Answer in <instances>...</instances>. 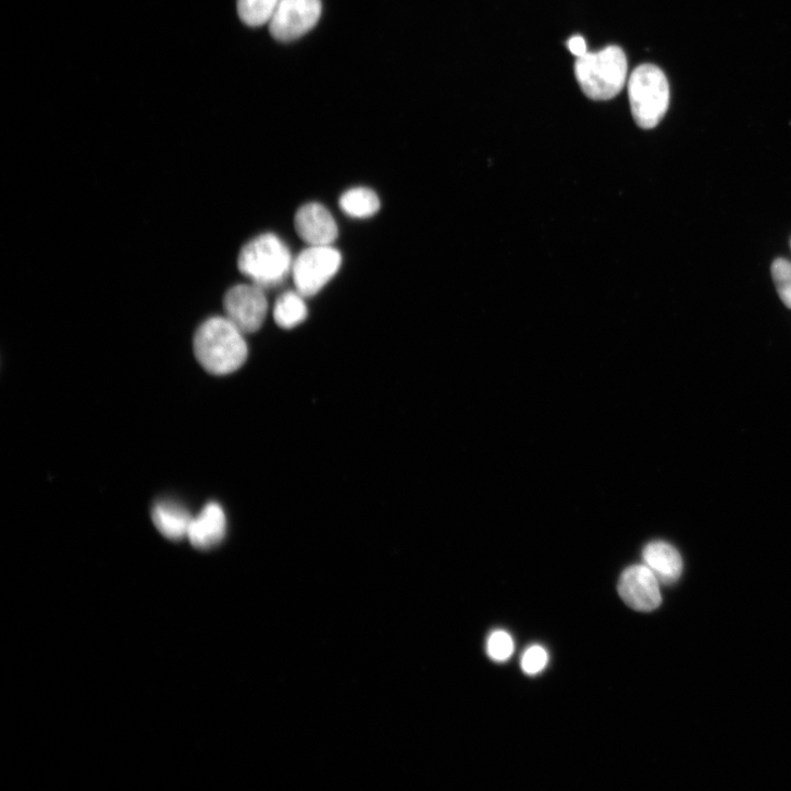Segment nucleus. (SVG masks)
Wrapping results in <instances>:
<instances>
[{"instance_id": "obj_1", "label": "nucleus", "mask_w": 791, "mask_h": 791, "mask_svg": "<svg viewBox=\"0 0 791 791\" xmlns=\"http://www.w3.org/2000/svg\"><path fill=\"white\" fill-rule=\"evenodd\" d=\"M194 353L208 373L223 376L244 367L249 349L245 333L227 317H212L197 329Z\"/></svg>"}, {"instance_id": "obj_4", "label": "nucleus", "mask_w": 791, "mask_h": 791, "mask_svg": "<svg viewBox=\"0 0 791 791\" xmlns=\"http://www.w3.org/2000/svg\"><path fill=\"white\" fill-rule=\"evenodd\" d=\"M632 116L645 131L655 128L669 104V86L663 71L652 64L636 67L628 84Z\"/></svg>"}, {"instance_id": "obj_10", "label": "nucleus", "mask_w": 791, "mask_h": 791, "mask_svg": "<svg viewBox=\"0 0 791 791\" xmlns=\"http://www.w3.org/2000/svg\"><path fill=\"white\" fill-rule=\"evenodd\" d=\"M225 533H227V517L219 504L210 503L193 518L187 539L193 546L208 549L218 545Z\"/></svg>"}, {"instance_id": "obj_6", "label": "nucleus", "mask_w": 791, "mask_h": 791, "mask_svg": "<svg viewBox=\"0 0 791 791\" xmlns=\"http://www.w3.org/2000/svg\"><path fill=\"white\" fill-rule=\"evenodd\" d=\"M225 317L245 334L259 331L267 318L269 304L263 288L242 284L231 288L223 299Z\"/></svg>"}, {"instance_id": "obj_3", "label": "nucleus", "mask_w": 791, "mask_h": 791, "mask_svg": "<svg viewBox=\"0 0 791 791\" xmlns=\"http://www.w3.org/2000/svg\"><path fill=\"white\" fill-rule=\"evenodd\" d=\"M293 258L287 246L275 235L265 234L248 243L240 251V272L261 288L281 284L292 273Z\"/></svg>"}, {"instance_id": "obj_20", "label": "nucleus", "mask_w": 791, "mask_h": 791, "mask_svg": "<svg viewBox=\"0 0 791 791\" xmlns=\"http://www.w3.org/2000/svg\"><path fill=\"white\" fill-rule=\"evenodd\" d=\"M790 246H791V244H790Z\"/></svg>"}, {"instance_id": "obj_7", "label": "nucleus", "mask_w": 791, "mask_h": 791, "mask_svg": "<svg viewBox=\"0 0 791 791\" xmlns=\"http://www.w3.org/2000/svg\"><path fill=\"white\" fill-rule=\"evenodd\" d=\"M321 13V0H281L270 22V32L279 41L296 40L318 24Z\"/></svg>"}, {"instance_id": "obj_12", "label": "nucleus", "mask_w": 791, "mask_h": 791, "mask_svg": "<svg viewBox=\"0 0 791 791\" xmlns=\"http://www.w3.org/2000/svg\"><path fill=\"white\" fill-rule=\"evenodd\" d=\"M193 518L188 510L173 502H160L152 509L155 526L172 541L187 537Z\"/></svg>"}, {"instance_id": "obj_16", "label": "nucleus", "mask_w": 791, "mask_h": 791, "mask_svg": "<svg viewBox=\"0 0 791 791\" xmlns=\"http://www.w3.org/2000/svg\"><path fill=\"white\" fill-rule=\"evenodd\" d=\"M771 276L781 301L791 309V262L777 259L771 265Z\"/></svg>"}, {"instance_id": "obj_14", "label": "nucleus", "mask_w": 791, "mask_h": 791, "mask_svg": "<svg viewBox=\"0 0 791 791\" xmlns=\"http://www.w3.org/2000/svg\"><path fill=\"white\" fill-rule=\"evenodd\" d=\"M341 207L353 218L366 219L378 213L381 208V200L372 189L358 187L343 195Z\"/></svg>"}, {"instance_id": "obj_2", "label": "nucleus", "mask_w": 791, "mask_h": 791, "mask_svg": "<svg viewBox=\"0 0 791 791\" xmlns=\"http://www.w3.org/2000/svg\"><path fill=\"white\" fill-rule=\"evenodd\" d=\"M574 69L577 79L589 98L608 100L623 89L628 61L621 48L610 46L578 58Z\"/></svg>"}, {"instance_id": "obj_19", "label": "nucleus", "mask_w": 791, "mask_h": 791, "mask_svg": "<svg viewBox=\"0 0 791 791\" xmlns=\"http://www.w3.org/2000/svg\"><path fill=\"white\" fill-rule=\"evenodd\" d=\"M568 48L577 58H581L588 53L586 41L581 36L572 37L568 41Z\"/></svg>"}, {"instance_id": "obj_8", "label": "nucleus", "mask_w": 791, "mask_h": 791, "mask_svg": "<svg viewBox=\"0 0 791 791\" xmlns=\"http://www.w3.org/2000/svg\"><path fill=\"white\" fill-rule=\"evenodd\" d=\"M621 600L631 609L651 613L662 604L659 581L646 565H632L623 571L618 584Z\"/></svg>"}, {"instance_id": "obj_13", "label": "nucleus", "mask_w": 791, "mask_h": 791, "mask_svg": "<svg viewBox=\"0 0 791 791\" xmlns=\"http://www.w3.org/2000/svg\"><path fill=\"white\" fill-rule=\"evenodd\" d=\"M308 308L304 296L296 292L284 293L274 307V319L279 326L293 329L306 320Z\"/></svg>"}, {"instance_id": "obj_5", "label": "nucleus", "mask_w": 791, "mask_h": 791, "mask_svg": "<svg viewBox=\"0 0 791 791\" xmlns=\"http://www.w3.org/2000/svg\"><path fill=\"white\" fill-rule=\"evenodd\" d=\"M342 262V254L331 246L309 247L293 262L296 291L304 297L317 295L334 277Z\"/></svg>"}, {"instance_id": "obj_17", "label": "nucleus", "mask_w": 791, "mask_h": 791, "mask_svg": "<svg viewBox=\"0 0 791 791\" xmlns=\"http://www.w3.org/2000/svg\"><path fill=\"white\" fill-rule=\"evenodd\" d=\"M515 651L511 635L503 630L494 631L487 640V654L495 662H506Z\"/></svg>"}, {"instance_id": "obj_15", "label": "nucleus", "mask_w": 791, "mask_h": 791, "mask_svg": "<svg viewBox=\"0 0 791 791\" xmlns=\"http://www.w3.org/2000/svg\"><path fill=\"white\" fill-rule=\"evenodd\" d=\"M281 0H238L242 21L250 27L270 24Z\"/></svg>"}, {"instance_id": "obj_18", "label": "nucleus", "mask_w": 791, "mask_h": 791, "mask_svg": "<svg viewBox=\"0 0 791 791\" xmlns=\"http://www.w3.org/2000/svg\"><path fill=\"white\" fill-rule=\"evenodd\" d=\"M548 663V654L541 645L530 646L521 659V668L527 675L540 673Z\"/></svg>"}, {"instance_id": "obj_9", "label": "nucleus", "mask_w": 791, "mask_h": 791, "mask_svg": "<svg viewBox=\"0 0 791 791\" xmlns=\"http://www.w3.org/2000/svg\"><path fill=\"white\" fill-rule=\"evenodd\" d=\"M295 228L309 247L332 246L338 235L333 215L318 202L307 203L297 211Z\"/></svg>"}, {"instance_id": "obj_11", "label": "nucleus", "mask_w": 791, "mask_h": 791, "mask_svg": "<svg viewBox=\"0 0 791 791\" xmlns=\"http://www.w3.org/2000/svg\"><path fill=\"white\" fill-rule=\"evenodd\" d=\"M642 556L646 567L664 585L676 583L683 574L684 563L680 552L666 542L648 543Z\"/></svg>"}]
</instances>
